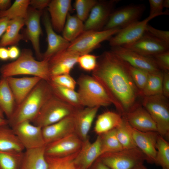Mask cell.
<instances>
[{
  "label": "cell",
  "mask_w": 169,
  "mask_h": 169,
  "mask_svg": "<svg viewBox=\"0 0 169 169\" xmlns=\"http://www.w3.org/2000/svg\"><path fill=\"white\" fill-rule=\"evenodd\" d=\"M92 76L103 87L122 116L137 106L136 101L141 93L130 74L128 64L112 50L98 56Z\"/></svg>",
  "instance_id": "1"
},
{
  "label": "cell",
  "mask_w": 169,
  "mask_h": 169,
  "mask_svg": "<svg viewBox=\"0 0 169 169\" xmlns=\"http://www.w3.org/2000/svg\"><path fill=\"white\" fill-rule=\"evenodd\" d=\"M53 93L48 81L41 79L16 108L8 119L11 128L25 121L31 122Z\"/></svg>",
  "instance_id": "2"
},
{
  "label": "cell",
  "mask_w": 169,
  "mask_h": 169,
  "mask_svg": "<svg viewBox=\"0 0 169 169\" xmlns=\"http://www.w3.org/2000/svg\"><path fill=\"white\" fill-rule=\"evenodd\" d=\"M2 77L7 78L20 75H31L42 79L50 80L48 60H37L29 49H22L19 57L15 61L3 65L0 69Z\"/></svg>",
  "instance_id": "3"
},
{
  "label": "cell",
  "mask_w": 169,
  "mask_h": 169,
  "mask_svg": "<svg viewBox=\"0 0 169 169\" xmlns=\"http://www.w3.org/2000/svg\"><path fill=\"white\" fill-rule=\"evenodd\" d=\"M77 92L83 107L107 106L112 101L102 85L93 76L81 74L78 78Z\"/></svg>",
  "instance_id": "4"
},
{
  "label": "cell",
  "mask_w": 169,
  "mask_h": 169,
  "mask_svg": "<svg viewBox=\"0 0 169 169\" xmlns=\"http://www.w3.org/2000/svg\"><path fill=\"white\" fill-rule=\"evenodd\" d=\"M77 109L53 93L31 123L42 128L73 115Z\"/></svg>",
  "instance_id": "5"
},
{
  "label": "cell",
  "mask_w": 169,
  "mask_h": 169,
  "mask_svg": "<svg viewBox=\"0 0 169 169\" xmlns=\"http://www.w3.org/2000/svg\"><path fill=\"white\" fill-rule=\"evenodd\" d=\"M142 106L155 123L158 134L169 137V106L168 99L162 94L144 97Z\"/></svg>",
  "instance_id": "6"
},
{
  "label": "cell",
  "mask_w": 169,
  "mask_h": 169,
  "mask_svg": "<svg viewBox=\"0 0 169 169\" xmlns=\"http://www.w3.org/2000/svg\"><path fill=\"white\" fill-rule=\"evenodd\" d=\"M99 157L110 169H132L146 161L145 156L137 147L104 153Z\"/></svg>",
  "instance_id": "7"
},
{
  "label": "cell",
  "mask_w": 169,
  "mask_h": 169,
  "mask_svg": "<svg viewBox=\"0 0 169 169\" xmlns=\"http://www.w3.org/2000/svg\"><path fill=\"white\" fill-rule=\"evenodd\" d=\"M120 29L115 28L101 31H84L76 38L70 43L67 49L79 56L90 54L100 46L101 42L109 40Z\"/></svg>",
  "instance_id": "8"
},
{
  "label": "cell",
  "mask_w": 169,
  "mask_h": 169,
  "mask_svg": "<svg viewBox=\"0 0 169 169\" xmlns=\"http://www.w3.org/2000/svg\"><path fill=\"white\" fill-rule=\"evenodd\" d=\"M145 9L143 4H131L113 11L103 30L123 29L139 21Z\"/></svg>",
  "instance_id": "9"
},
{
  "label": "cell",
  "mask_w": 169,
  "mask_h": 169,
  "mask_svg": "<svg viewBox=\"0 0 169 169\" xmlns=\"http://www.w3.org/2000/svg\"><path fill=\"white\" fill-rule=\"evenodd\" d=\"M12 128L25 150L40 148L46 145L42 128L30 121L22 122Z\"/></svg>",
  "instance_id": "10"
},
{
  "label": "cell",
  "mask_w": 169,
  "mask_h": 169,
  "mask_svg": "<svg viewBox=\"0 0 169 169\" xmlns=\"http://www.w3.org/2000/svg\"><path fill=\"white\" fill-rule=\"evenodd\" d=\"M118 0L98 1L84 23V31L102 30Z\"/></svg>",
  "instance_id": "11"
},
{
  "label": "cell",
  "mask_w": 169,
  "mask_h": 169,
  "mask_svg": "<svg viewBox=\"0 0 169 169\" xmlns=\"http://www.w3.org/2000/svg\"><path fill=\"white\" fill-rule=\"evenodd\" d=\"M83 141L75 133L47 144L44 154L46 156L62 157L75 153L79 151Z\"/></svg>",
  "instance_id": "12"
},
{
  "label": "cell",
  "mask_w": 169,
  "mask_h": 169,
  "mask_svg": "<svg viewBox=\"0 0 169 169\" xmlns=\"http://www.w3.org/2000/svg\"><path fill=\"white\" fill-rule=\"evenodd\" d=\"M157 16H149L141 21H136L121 29L109 39L110 45L111 47L122 46L136 41L146 32L148 22Z\"/></svg>",
  "instance_id": "13"
},
{
  "label": "cell",
  "mask_w": 169,
  "mask_h": 169,
  "mask_svg": "<svg viewBox=\"0 0 169 169\" xmlns=\"http://www.w3.org/2000/svg\"><path fill=\"white\" fill-rule=\"evenodd\" d=\"M111 50L121 59L130 65L149 73L161 71L151 57L140 54L122 46L111 47Z\"/></svg>",
  "instance_id": "14"
},
{
  "label": "cell",
  "mask_w": 169,
  "mask_h": 169,
  "mask_svg": "<svg viewBox=\"0 0 169 169\" xmlns=\"http://www.w3.org/2000/svg\"><path fill=\"white\" fill-rule=\"evenodd\" d=\"M42 11L29 7L27 15L25 19L26 26L24 33L23 34L26 40L31 42L36 55L39 60H42V54L40 47V37L42 31L40 26V19Z\"/></svg>",
  "instance_id": "15"
},
{
  "label": "cell",
  "mask_w": 169,
  "mask_h": 169,
  "mask_svg": "<svg viewBox=\"0 0 169 169\" xmlns=\"http://www.w3.org/2000/svg\"><path fill=\"white\" fill-rule=\"evenodd\" d=\"M122 46L142 55L148 57L169 50V44L146 32L136 41Z\"/></svg>",
  "instance_id": "16"
},
{
  "label": "cell",
  "mask_w": 169,
  "mask_h": 169,
  "mask_svg": "<svg viewBox=\"0 0 169 169\" xmlns=\"http://www.w3.org/2000/svg\"><path fill=\"white\" fill-rule=\"evenodd\" d=\"M131 131L136 146L145 156L146 161L149 163H155L157 154L156 145L158 133L156 131H141L132 127Z\"/></svg>",
  "instance_id": "17"
},
{
  "label": "cell",
  "mask_w": 169,
  "mask_h": 169,
  "mask_svg": "<svg viewBox=\"0 0 169 169\" xmlns=\"http://www.w3.org/2000/svg\"><path fill=\"white\" fill-rule=\"evenodd\" d=\"M79 55L66 49L52 56L48 60V67L50 76L70 73L75 64Z\"/></svg>",
  "instance_id": "18"
},
{
  "label": "cell",
  "mask_w": 169,
  "mask_h": 169,
  "mask_svg": "<svg viewBox=\"0 0 169 169\" xmlns=\"http://www.w3.org/2000/svg\"><path fill=\"white\" fill-rule=\"evenodd\" d=\"M43 23L48 45L46 50L42 54V60H48L56 54L67 49L70 43L56 33L51 25L49 14L46 12L44 13Z\"/></svg>",
  "instance_id": "19"
},
{
  "label": "cell",
  "mask_w": 169,
  "mask_h": 169,
  "mask_svg": "<svg viewBox=\"0 0 169 169\" xmlns=\"http://www.w3.org/2000/svg\"><path fill=\"white\" fill-rule=\"evenodd\" d=\"M43 137L48 144L75 133L73 115L65 117L42 128Z\"/></svg>",
  "instance_id": "20"
},
{
  "label": "cell",
  "mask_w": 169,
  "mask_h": 169,
  "mask_svg": "<svg viewBox=\"0 0 169 169\" xmlns=\"http://www.w3.org/2000/svg\"><path fill=\"white\" fill-rule=\"evenodd\" d=\"M99 107L77 109L73 115L75 133L82 141L88 138V134Z\"/></svg>",
  "instance_id": "21"
},
{
  "label": "cell",
  "mask_w": 169,
  "mask_h": 169,
  "mask_svg": "<svg viewBox=\"0 0 169 169\" xmlns=\"http://www.w3.org/2000/svg\"><path fill=\"white\" fill-rule=\"evenodd\" d=\"M123 116L125 117L130 126L136 130L142 132H157L155 123L143 106L137 105Z\"/></svg>",
  "instance_id": "22"
},
{
  "label": "cell",
  "mask_w": 169,
  "mask_h": 169,
  "mask_svg": "<svg viewBox=\"0 0 169 169\" xmlns=\"http://www.w3.org/2000/svg\"><path fill=\"white\" fill-rule=\"evenodd\" d=\"M48 7L53 28L55 32H62L67 15L72 9L71 1L50 0Z\"/></svg>",
  "instance_id": "23"
},
{
  "label": "cell",
  "mask_w": 169,
  "mask_h": 169,
  "mask_svg": "<svg viewBox=\"0 0 169 169\" xmlns=\"http://www.w3.org/2000/svg\"><path fill=\"white\" fill-rule=\"evenodd\" d=\"M6 78L14 95L16 105L20 104L42 79L33 76L22 78L10 77Z\"/></svg>",
  "instance_id": "24"
},
{
  "label": "cell",
  "mask_w": 169,
  "mask_h": 169,
  "mask_svg": "<svg viewBox=\"0 0 169 169\" xmlns=\"http://www.w3.org/2000/svg\"><path fill=\"white\" fill-rule=\"evenodd\" d=\"M101 155L100 139L98 135L93 142L90 141L89 137L83 141L81 147L74 161L83 169H88Z\"/></svg>",
  "instance_id": "25"
},
{
  "label": "cell",
  "mask_w": 169,
  "mask_h": 169,
  "mask_svg": "<svg viewBox=\"0 0 169 169\" xmlns=\"http://www.w3.org/2000/svg\"><path fill=\"white\" fill-rule=\"evenodd\" d=\"M25 25L24 18H21L10 20L5 33L0 40V47L15 46L22 40H26L24 35L19 33Z\"/></svg>",
  "instance_id": "26"
},
{
  "label": "cell",
  "mask_w": 169,
  "mask_h": 169,
  "mask_svg": "<svg viewBox=\"0 0 169 169\" xmlns=\"http://www.w3.org/2000/svg\"><path fill=\"white\" fill-rule=\"evenodd\" d=\"M45 146L26 149L23 152L20 169H47L48 164L44 154Z\"/></svg>",
  "instance_id": "27"
},
{
  "label": "cell",
  "mask_w": 169,
  "mask_h": 169,
  "mask_svg": "<svg viewBox=\"0 0 169 169\" xmlns=\"http://www.w3.org/2000/svg\"><path fill=\"white\" fill-rule=\"evenodd\" d=\"M25 150L12 128L8 125L0 126V151L23 152Z\"/></svg>",
  "instance_id": "28"
},
{
  "label": "cell",
  "mask_w": 169,
  "mask_h": 169,
  "mask_svg": "<svg viewBox=\"0 0 169 169\" xmlns=\"http://www.w3.org/2000/svg\"><path fill=\"white\" fill-rule=\"evenodd\" d=\"M122 116L113 111L105 112L98 116L94 130L98 135L116 128L121 122Z\"/></svg>",
  "instance_id": "29"
},
{
  "label": "cell",
  "mask_w": 169,
  "mask_h": 169,
  "mask_svg": "<svg viewBox=\"0 0 169 169\" xmlns=\"http://www.w3.org/2000/svg\"><path fill=\"white\" fill-rule=\"evenodd\" d=\"M0 79V108L8 119L12 115L16 104L6 79L2 77Z\"/></svg>",
  "instance_id": "30"
},
{
  "label": "cell",
  "mask_w": 169,
  "mask_h": 169,
  "mask_svg": "<svg viewBox=\"0 0 169 169\" xmlns=\"http://www.w3.org/2000/svg\"><path fill=\"white\" fill-rule=\"evenodd\" d=\"M84 31L83 22L76 15L69 13L62 31V36L70 43L79 36Z\"/></svg>",
  "instance_id": "31"
},
{
  "label": "cell",
  "mask_w": 169,
  "mask_h": 169,
  "mask_svg": "<svg viewBox=\"0 0 169 169\" xmlns=\"http://www.w3.org/2000/svg\"><path fill=\"white\" fill-rule=\"evenodd\" d=\"M53 93L61 100L77 109L83 108L81 103L77 92L52 82L48 81Z\"/></svg>",
  "instance_id": "32"
},
{
  "label": "cell",
  "mask_w": 169,
  "mask_h": 169,
  "mask_svg": "<svg viewBox=\"0 0 169 169\" xmlns=\"http://www.w3.org/2000/svg\"><path fill=\"white\" fill-rule=\"evenodd\" d=\"M163 74V71L162 70L149 73L147 81L141 95L145 97L162 94Z\"/></svg>",
  "instance_id": "33"
},
{
  "label": "cell",
  "mask_w": 169,
  "mask_h": 169,
  "mask_svg": "<svg viewBox=\"0 0 169 169\" xmlns=\"http://www.w3.org/2000/svg\"><path fill=\"white\" fill-rule=\"evenodd\" d=\"M122 116L121 122L115 128L117 138L123 149L137 147L133 138L131 127L125 117Z\"/></svg>",
  "instance_id": "34"
},
{
  "label": "cell",
  "mask_w": 169,
  "mask_h": 169,
  "mask_svg": "<svg viewBox=\"0 0 169 169\" xmlns=\"http://www.w3.org/2000/svg\"><path fill=\"white\" fill-rule=\"evenodd\" d=\"M99 136L100 139L101 155L123 149L117 138L115 128Z\"/></svg>",
  "instance_id": "35"
},
{
  "label": "cell",
  "mask_w": 169,
  "mask_h": 169,
  "mask_svg": "<svg viewBox=\"0 0 169 169\" xmlns=\"http://www.w3.org/2000/svg\"><path fill=\"white\" fill-rule=\"evenodd\" d=\"M29 3V0H16L8 9L0 12V18H7L10 20L18 18H25Z\"/></svg>",
  "instance_id": "36"
},
{
  "label": "cell",
  "mask_w": 169,
  "mask_h": 169,
  "mask_svg": "<svg viewBox=\"0 0 169 169\" xmlns=\"http://www.w3.org/2000/svg\"><path fill=\"white\" fill-rule=\"evenodd\" d=\"M78 152L62 157H52L45 156L48 164L47 169H83L74 161Z\"/></svg>",
  "instance_id": "37"
},
{
  "label": "cell",
  "mask_w": 169,
  "mask_h": 169,
  "mask_svg": "<svg viewBox=\"0 0 169 169\" xmlns=\"http://www.w3.org/2000/svg\"><path fill=\"white\" fill-rule=\"evenodd\" d=\"M23 152L0 151V169H20Z\"/></svg>",
  "instance_id": "38"
},
{
  "label": "cell",
  "mask_w": 169,
  "mask_h": 169,
  "mask_svg": "<svg viewBox=\"0 0 169 169\" xmlns=\"http://www.w3.org/2000/svg\"><path fill=\"white\" fill-rule=\"evenodd\" d=\"M156 148L157 154L155 164L161 166L162 169H169V143L159 134Z\"/></svg>",
  "instance_id": "39"
},
{
  "label": "cell",
  "mask_w": 169,
  "mask_h": 169,
  "mask_svg": "<svg viewBox=\"0 0 169 169\" xmlns=\"http://www.w3.org/2000/svg\"><path fill=\"white\" fill-rule=\"evenodd\" d=\"M96 0H76L74 6L77 16L83 22L87 18L92 9L97 3Z\"/></svg>",
  "instance_id": "40"
},
{
  "label": "cell",
  "mask_w": 169,
  "mask_h": 169,
  "mask_svg": "<svg viewBox=\"0 0 169 169\" xmlns=\"http://www.w3.org/2000/svg\"><path fill=\"white\" fill-rule=\"evenodd\" d=\"M128 70L135 84L141 93L147 81L149 73L128 64Z\"/></svg>",
  "instance_id": "41"
},
{
  "label": "cell",
  "mask_w": 169,
  "mask_h": 169,
  "mask_svg": "<svg viewBox=\"0 0 169 169\" xmlns=\"http://www.w3.org/2000/svg\"><path fill=\"white\" fill-rule=\"evenodd\" d=\"M98 57L90 54H83L79 56L77 64L83 70L92 72L96 66Z\"/></svg>",
  "instance_id": "42"
},
{
  "label": "cell",
  "mask_w": 169,
  "mask_h": 169,
  "mask_svg": "<svg viewBox=\"0 0 169 169\" xmlns=\"http://www.w3.org/2000/svg\"><path fill=\"white\" fill-rule=\"evenodd\" d=\"M59 85L75 90L76 81L70 74H64L50 76V80Z\"/></svg>",
  "instance_id": "43"
},
{
  "label": "cell",
  "mask_w": 169,
  "mask_h": 169,
  "mask_svg": "<svg viewBox=\"0 0 169 169\" xmlns=\"http://www.w3.org/2000/svg\"><path fill=\"white\" fill-rule=\"evenodd\" d=\"M159 69L162 71L169 70V50L151 56Z\"/></svg>",
  "instance_id": "44"
},
{
  "label": "cell",
  "mask_w": 169,
  "mask_h": 169,
  "mask_svg": "<svg viewBox=\"0 0 169 169\" xmlns=\"http://www.w3.org/2000/svg\"><path fill=\"white\" fill-rule=\"evenodd\" d=\"M150 13L149 16L157 15L158 16L168 15V10L163 12V0H149Z\"/></svg>",
  "instance_id": "45"
},
{
  "label": "cell",
  "mask_w": 169,
  "mask_h": 169,
  "mask_svg": "<svg viewBox=\"0 0 169 169\" xmlns=\"http://www.w3.org/2000/svg\"><path fill=\"white\" fill-rule=\"evenodd\" d=\"M146 32L156 38L169 44L168 31L158 29L147 24Z\"/></svg>",
  "instance_id": "46"
},
{
  "label": "cell",
  "mask_w": 169,
  "mask_h": 169,
  "mask_svg": "<svg viewBox=\"0 0 169 169\" xmlns=\"http://www.w3.org/2000/svg\"><path fill=\"white\" fill-rule=\"evenodd\" d=\"M162 94L167 99L169 97V72L163 71Z\"/></svg>",
  "instance_id": "47"
},
{
  "label": "cell",
  "mask_w": 169,
  "mask_h": 169,
  "mask_svg": "<svg viewBox=\"0 0 169 169\" xmlns=\"http://www.w3.org/2000/svg\"><path fill=\"white\" fill-rule=\"evenodd\" d=\"M50 0H30L29 5L33 8L41 11L47 7Z\"/></svg>",
  "instance_id": "48"
},
{
  "label": "cell",
  "mask_w": 169,
  "mask_h": 169,
  "mask_svg": "<svg viewBox=\"0 0 169 169\" xmlns=\"http://www.w3.org/2000/svg\"><path fill=\"white\" fill-rule=\"evenodd\" d=\"M8 50L9 59L16 60L19 57L20 54V51L16 46H11Z\"/></svg>",
  "instance_id": "49"
},
{
  "label": "cell",
  "mask_w": 169,
  "mask_h": 169,
  "mask_svg": "<svg viewBox=\"0 0 169 169\" xmlns=\"http://www.w3.org/2000/svg\"><path fill=\"white\" fill-rule=\"evenodd\" d=\"M10 20L7 18H0V38L6 31Z\"/></svg>",
  "instance_id": "50"
},
{
  "label": "cell",
  "mask_w": 169,
  "mask_h": 169,
  "mask_svg": "<svg viewBox=\"0 0 169 169\" xmlns=\"http://www.w3.org/2000/svg\"><path fill=\"white\" fill-rule=\"evenodd\" d=\"M88 169H110L98 157Z\"/></svg>",
  "instance_id": "51"
},
{
  "label": "cell",
  "mask_w": 169,
  "mask_h": 169,
  "mask_svg": "<svg viewBox=\"0 0 169 169\" xmlns=\"http://www.w3.org/2000/svg\"><path fill=\"white\" fill-rule=\"evenodd\" d=\"M9 59L8 50L4 47H0V59L6 61Z\"/></svg>",
  "instance_id": "52"
},
{
  "label": "cell",
  "mask_w": 169,
  "mask_h": 169,
  "mask_svg": "<svg viewBox=\"0 0 169 169\" xmlns=\"http://www.w3.org/2000/svg\"><path fill=\"white\" fill-rule=\"evenodd\" d=\"M11 5L10 0H0V12L7 10Z\"/></svg>",
  "instance_id": "53"
},
{
  "label": "cell",
  "mask_w": 169,
  "mask_h": 169,
  "mask_svg": "<svg viewBox=\"0 0 169 169\" xmlns=\"http://www.w3.org/2000/svg\"><path fill=\"white\" fill-rule=\"evenodd\" d=\"M8 123L7 119L0 117V126L8 125Z\"/></svg>",
  "instance_id": "54"
},
{
  "label": "cell",
  "mask_w": 169,
  "mask_h": 169,
  "mask_svg": "<svg viewBox=\"0 0 169 169\" xmlns=\"http://www.w3.org/2000/svg\"><path fill=\"white\" fill-rule=\"evenodd\" d=\"M163 7L167 9L169 8V0H163Z\"/></svg>",
  "instance_id": "55"
},
{
  "label": "cell",
  "mask_w": 169,
  "mask_h": 169,
  "mask_svg": "<svg viewBox=\"0 0 169 169\" xmlns=\"http://www.w3.org/2000/svg\"><path fill=\"white\" fill-rule=\"evenodd\" d=\"M132 169H148L143 164L138 165L136 167H134Z\"/></svg>",
  "instance_id": "56"
},
{
  "label": "cell",
  "mask_w": 169,
  "mask_h": 169,
  "mask_svg": "<svg viewBox=\"0 0 169 169\" xmlns=\"http://www.w3.org/2000/svg\"><path fill=\"white\" fill-rule=\"evenodd\" d=\"M4 114L0 108V117H1L3 118H5L4 117Z\"/></svg>",
  "instance_id": "57"
},
{
  "label": "cell",
  "mask_w": 169,
  "mask_h": 169,
  "mask_svg": "<svg viewBox=\"0 0 169 169\" xmlns=\"http://www.w3.org/2000/svg\"></svg>",
  "instance_id": "58"
}]
</instances>
